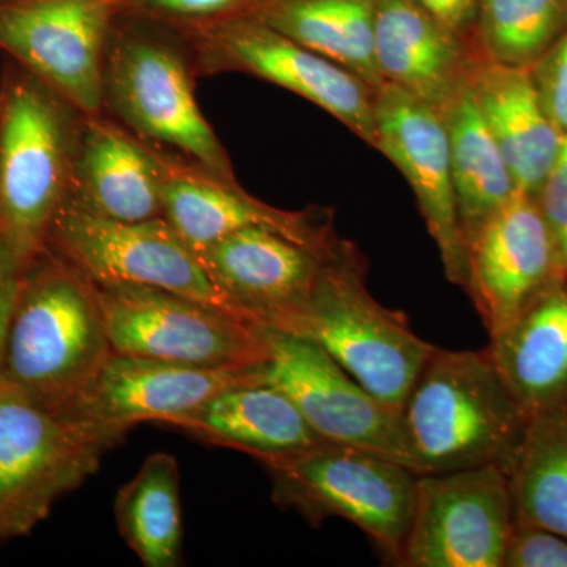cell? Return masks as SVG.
<instances>
[{
    "label": "cell",
    "mask_w": 567,
    "mask_h": 567,
    "mask_svg": "<svg viewBox=\"0 0 567 567\" xmlns=\"http://www.w3.org/2000/svg\"><path fill=\"white\" fill-rule=\"evenodd\" d=\"M488 358L529 416L567 404V278L491 336Z\"/></svg>",
    "instance_id": "obj_22"
},
{
    "label": "cell",
    "mask_w": 567,
    "mask_h": 567,
    "mask_svg": "<svg viewBox=\"0 0 567 567\" xmlns=\"http://www.w3.org/2000/svg\"><path fill=\"white\" fill-rule=\"evenodd\" d=\"M514 516L509 480L496 466L416 476L405 567H503Z\"/></svg>",
    "instance_id": "obj_13"
},
{
    "label": "cell",
    "mask_w": 567,
    "mask_h": 567,
    "mask_svg": "<svg viewBox=\"0 0 567 567\" xmlns=\"http://www.w3.org/2000/svg\"><path fill=\"white\" fill-rule=\"evenodd\" d=\"M95 289L112 352L205 368L264 361L260 324L156 287Z\"/></svg>",
    "instance_id": "obj_9"
},
{
    "label": "cell",
    "mask_w": 567,
    "mask_h": 567,
    "mask_svg": "<svg viewBox=\"0 0 567 567\" xmlns=\"http://www.w3.org/2000/svg\"><path fill=\"white\" fill-rule=\"evenodd\" d=\"M22 268L13 249L0 233V365L6 352L7 338L18 297H20Z\"/></svg>",
    "instance_id": "obj_33"
},
{
    "label": "cell",
    "mask_w": 567,
    "mask_h": 567,
    "mask_svg": "<svg viewBox=\"0 0 567 567\" xmlns=\"http://www.w3.org/2000/svg\"><path fill=\"white\" fill-rule=\"evenodd\" d=\"M257 0H122V13L137 14L178 31L249 13Z\"/></svg>",
    "instance_id": "obj_29"
},
{
    "label": "cell",
    "mask_w": 567,
    "mask_h": 567,
    "mask_svg": "<svg viewBox=\"0 0 567 567\" xmlns=\"http://www.w3.org/2000/svg\"><path fill=\"white\" fill-rule=\"evenodd\" d=\"M85 114L7 59L0 73V233L22 271L69 197Z\"/></svg>",
    "instance_id": "obj_3"
},
{
    "label": "cell",
    "mask_w": 567,
    "mask_h": 567,
    "mask_svg": "<svg viewBox=\"0 0 567 567\" xmlns=\"http://www.w3.org/2000/svg\"><path fill=\"white\" fill-rule=\"evenodd\" d=\"M537 93L548 118L567 134V25L546 54L532 66Z\"/></svg>",
    "instance_id": "obj_31"
},
{
    "label": "cell",
    "mask_w": 567,
    "mask_h": 567,
    "mask_svg": "<svg viewBox=\"0 0 567 567\" xmlns=\"http://www.w3.org/2000/svg\"><path fill=\"white\" fill-rule=\"evenodd\" d=\"M260 334L264 382L281 390L320 439L372 451L410 468L401 413L365 391L311 339L264 324Z\"/></svg>",
    "instance_id": "obj_12"
},
{
    "label": "cell",
    "mask_w": 567,
    "mask_h": 567,
    "mask_svg": "<svg viewBox=\"0 0 567 567\" xmlns=\"http://www.w3.org/2000/svg\"><path fill=\"white\" fill-rule=\"evenodd\" d=\"M468 81L517 189L537 197L563 134L544 110L532 69L488 61Z\"/></svg>",
    "instance_id": "obj_21"
},
{
    "label": "cell",
    "mask_w": 567,
    "mask_h": 567,
    "mask_svg": "<svg viewBox=\"0 0 567 567\" xmlns=\"http://www.w3.org/2000/svg\"><path fill=\"white\" fill-rule=\"evenodd\" d=\"M122 0H10L0 6V52L61 92L84 114H103V70Z\"/></svg>",
    "instance_id": "obj_14"
},
{
    "label": "cell",
    "mask_w": 567,
    "mask_h": 567,
    "mask_svg": "<svg viewBox=\"0 0 567 567\" xmlns=\"http://www.w3.org/2000/svg\"><path fill=\"white\" fill-rule=\"evenodd\" d=\"M103 454L58 413L0 382V543L29 535L95 475Z\"/></svg>",
    "instance_id": "obj_10"
},
{
    "label": "cell",
    "mask_w": 567,
    "mask_h": 567,
    "mask_svg": "<svg viewBox=\"0 0 567 567\" xmlns=\"http://www.w3.org/2000/svg\"><path fill=\"white\" fill-rule=\"evenodd\" d=\"M528 421L484 349L435 347L401 410L416 475L496 466L509 476Z\"/></svg>",
    "instance_id": "obj_1"
},
{
    "label": "cell",
    "mask_w": 567,
    "mask_h": 567,
    "mask_svg": "<svg viewBox=\"0 0 567 567\" xmlns=\"http://www.w3.org/2000/svg\"><path fill=\"white\" fill-rule=\"evenodd\" d=\"M249 13L352 71L372 91L385 82L374 55L375 0H257Z\"/></svg>",
    "instance_id": "obj_24"
},
{
    "label": "cell",
    "mask_w": 567,
    "mask_h": 567,
    "mask_svg": "<svg viewBox=\"0 0 567 567\" xmlns=\"http://www.w3.org/2000/svg\"><path fill=\"white\" fill-rule=\"evenodd\" d=\"M162 185L158 151L106 112L85 114L66 199L103 218L147 221L163 216Z\"/></svg>",
    "instance_id": "obj_19"
},
{
    "label": "cell",
    "mask_w": 567,
    "mask_h": 567,
    "mask_svg": "<svg viewBox=\"0 0 567 567\" xmlns=\"http://www.w3.org/2000/svg\"><path fill=\"white\" fill-rule=\"evenodd\" d=\"M259 380L262 361L205 368L112 352L58 415L106 453L134 425L167 424L219 391Z\"/></svg>",
    "instance_id": "obj_11"
},
{
    "label": "cell",
    "mask_w": 567,
    "mask_h": 567,
    "mask_svg": "<svg viewBox=\"0 0 567 567\" xmlns=\"http://www.w3.org/2000/svg\"><path fill=\"white\" fill-rule=\"evenodd\" d=\"M330 251H316L271 227L252 226L226 235L197 257L235 315L287 330L308 305Z\"/></svg>",
    "instance_id": "obj_17"
},
{
    "label": "cell",
    "mask_w": 567,
    "mask_h": 567,
    "mask_svg": "<svg viewBox=\"0 0 567 567\" xmlns=\"http://www.w3.org/2000/svg\"><path fill=\"white\" fill-rule=\"evenodd\" d=\"M163 218L194 252L226 235L264 226L289 235L316 251L327 252L336 241L327 226L305 213L276 210L254 199L238 182L163 155Z\"/></svg>",
    "instance_id": "obj_18"
},
{
    "label": "cell",
    "mask_w": 567,
    "mask_h": 567,
    "mask_svg": "<svg viewBox=\"0 0 567 567\" xmlns=\"http://www.w3.org/2000/svg\"><path fill=\"white\" fill-rule=\"evenodd\" d=\"M503 567H567V537L516 520Z\"/></svg>",
    "instance_id": "obj_30"
},
{
    "label": "cell",
    "mask_w": 567,
    "mask_h": 567,
    "mask_svg": "<svg viewBox=\"0 0 567 567\" xmlns=\"http://www.w3.org/2000/svg\"><path fill=\"white\" fill-rule=\"evenodd\" d=\"M122 539L142 565H183L181 468L177 458L153 453L123 484L114 503Z\"/></svg>",
    "instance_id": "obj_26"
},
{
    "label": "cell",
    "mask_w": 567,
    "mask_h": 567,
    "mask_svg": "<svg viewBox=\"0 0 567 567\" xmlns=\"http://www.w3.org/2000/svg\"><path fill=\"white\" fill-rule=\"evenodd\" d=\"M466 293L488 338L565 278L537 197L517 189L468 244Z\"/></svg>",
    "instance_id": "obj_16"
},
{
    "label": "cell",
    "mask_w": 567,
    "mask_h": 567,
    "mask_svg": "<svg viewBox=\"0 0 567 567\" xmlns=\"http://www.w3.org/2000/svg\"><path fill=\"white\" fill-rule=\"evenodd\" d=\"M537 203L550 229L567 278V134L563 136L557 159L537 194Z\"/></svg>",
    "instance_id": "obj_32"
},
{
    "label": "cell",
    "mask_w": 567,
    "mask_h": 567,
    "mask_svg": "<svg viewBox=\"0 0 567 567\" xmlns=\"http://www.w3.org/2000/svg\"><path fill=\"white\" fill-rule=\"evenodd\" d=\"M436 21L454 35L476 24L477 0H417Z\"/></svg>",
    "instance_id": "obj_34"
},
{
    "label": "cell",
    "mask_w": 567,
    "mask_h": 567,
    "mask_svg": "<svg viewBox=\"0 0 567 567\" xmlns=\"http://www.w3.org/2000/svg\"><path fill=\"white\" fill-rule=\"evenodd\" d=\"M377 144L404 174L442 256L451 282L468 290L470 259L458 219L450 141L442 114L412 93L383 82L375 92Z\"/></svg>",
    "instance_id": "obj_15"
},
{
    "label": "cell",
    "mask_w": 567,
    "mask_h": 567,
    "mask_svg": "<svg viewBox=\"0 0 567 567\" xmlns=\"http://www.w3.org/2000/svg\"><path fill=\"white\" fill-rule=\"evenodd\" d=\"M284 331L317 342L365 391L399 413L435 349L401 316L377 303L353 249L341 244L324 257L308 305Z\"/></svg>",
    "instance_id": "obj_5"
},
{
    "label": "cell",
    "mask_w": 567,
    "mask_h": 567,
    "mask_svg": "<svg viewBox=\"0 0 567 567\" xmlns=\"http://www.w3.org/2000/svg\"><path fill=\"white\" fill-rule=\"evenodd\" d=\"M476 25L488 61L533 65L567 25V0H477Z\"/></svg>",
    "instance_id": "obj_28"
},
{
    "label": "cell",
    "mask_w": 567,
    "mask_h": 567,
    "mask_svg": "<svg viewBox=\"0 0 567 567\" xmlns=\"http://www.w3.org/2000/svg\"><path fill=\"white\" fill-rule=\"evenodd\" d=\"M196 78L192 48L178 29L118 14L104 59V112L163 155L237 182L196 102Z\"/></svg>",
    "instance_id": "obj_2"
},
{
    "label": "cell",
    "mask_w": 567,
    "mask_h": 567,
    "mask_svg": "<svg viewBox=\"0 0 567 567\" xmlns=\"http://www.w3.org/2000/svg\"><path fill=\"white\" fill-rule=\"evenodd\" d=\"M111 353L95 284L44 249L22 271L0 382L58 413Z\"/></svg>",
    "instance_id": "obj_4"
},
{
    "label": "cell",
    "mask_w": 567,
    "mask_h": 567,
    "mask_svg": "<svg viewBox=\"0 0 567 567\" xmlns=\"http://www.w3.org/2000/svg\"><path fill=\"white\" fill-rule=\"evenodd\" d=\"M456 37L417 0H375L374 55L383 81L439 112L465 82Z\"/></svg>",
    "instance_id": "obj_23"
},
{
    "label": "cell",
    "mask_w": 567,
    "mask_h": 567,
    "mask_svg": "<svg viewBox=\"0 0 567 567\" xmlns=\"http://www.w3.org/2000/svg\"><path fill=\"white\" fill-rule=\"evenodd\" d=\"M6 2H10V0H0V6H2V3H6Z\"/></svg>",
    "instance_id": "obj_35"
},
{
    "label": "cell",
    "mask_w": 567,
    "mask_h": 567,
    "mask_svg": "<svg viewBox=\"0 0 567 567\" xmlns=\"http://www.w3.org/2000/svg\"><path fill=\"white\" fill-rule=\"evenodd\" d=\"M440 114L450 141L458 219L468 246L484 223L517 192V186L468 80Z\"/></svg>",
    "instance_id": "obj_25"
},
{
    "label": "cell",
    "mask_w": 567,
    "mask_h": 567,
    "mask_svg": "<svg viewBox=\"0 0 567 567\" xmlns=\"http://www.w3.org/2000/svg\"><path fill=\"white\" fill-rule=\"evenodd\" d=\"M262 465L276 505L297 511L315 527L330 517L344 518L372 540L380 557L402 565L417 476L409 466L331 442Z\"/></svg>",
    "instance_id": "obj_6"
},
{
    "label": "cell",
    "mask_w": 567,
    "mask_h": 567,
    "mask_svg": "<svg viewBox=\"0 0 567 567\" xmlns=\"http://www.w3.org/2000/svg\"><path fill=\"white\" fill-rule=\"evenodd\" d=\"M507 480L516 520L567 537V404L529 416Z\"/></svg>",
    "instance_id": "obj_27"
},
{
    "label": "cell",
    "mask_w": 567,
    "mask_h": 567,
    "mask_svg": "<svg viewBox=\"0 0 567 567\" xmlns=\"http://www.w3.org/2000/svg\"><path fill=\"white\" fill-rule=\"evenodd\" d=\"M167 425L208 445L241 451L260 464L295 456L324 442L293 402L264 380L219 391Z\"/></svg>",
    "instance_id": "obj_20"
},
{
    "label": "cell",
    "mask_w": 567,
    "mask_h": 567,
    "mask_svg": "<svg viewBox=\"0 0 567 567\" xmlns=\"http://www.w3.org/2000/svg\"><path fill=\"white\" fill-rule=\"evenodd\" d=\"M181 32L192 48L197 76L241 71L274 82L322 107L375 147V96L352 71L275 31L252 13Z\"/></svg>",
    "instance_id": "obj_7"
},
{
    "label": "cell",
    "mask_w": 567,
    "mask_h": 567,
    "mask_svg": "<svg viewBox=\"0 0 567 567\" xmlns=\"http://www.w3.org/2000/svg\"><path fill=\"white\" fill-rule=\"evenodd\" d=\"M44 249L73 265L93 284L156 287L238 317L199 257L163 216L117 221L65 199L51 224Z\"/></svg>",
    "instance_id": "obj_8"
}]
</instances>
